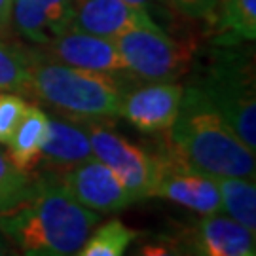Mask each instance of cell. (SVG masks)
Returning <instances> with one entry per match:
<instances>
[{
	"mask_svg": "<svg viewBox=\"0 0 256 256\" xmlns=\"http://www.w3.org/2000/svg\"><path fill=\"white\" fill-rule=\"evenodd\" d=\"M184 252L194 256H256L254 232L238 220L207 214L184 230Z\"/></svg>",
	"mask_w": 256,
	"mask_h": 256,
	"instance_id": "8fae6325",
	"label": "cell"
},
{
	"mask_svg": "<svg viewBox=\"0 0 256 256\" xmlns=\"http://www.w3.org/2000/svg\"><path fill=\"white\" fill-rule=\"evenodd\" d=\"M48 137V114L36 104H28L14 137L10 138L8 158L18 169L30 173L40 162Z\"/></svg>",
	"mask_w": 256,
	"mask_h": 256,
	"instance_id": "9a60e30c",
	"label": "cell"
},
{
	"mask_svg": "<svg viewBox=\"0 0 256 256\" xmlns=\"http://www.w3.org/2000/svg\"><path fill=\"white\" fill-rule=\"evenodd\" d=\"M196 86L252 152L256 150V88L252 50L214 42Z\"/></svg>",
	"mask_w": 256,
	"mask_h": 256,
	"instance_id": "277c9868",
	"label": "cell"
},
{
	"mask_svg": "<svg viewBox=\"0 0 256 256\" xmlns=\"http://www.w3.org/2000/svg\"><path fill=\"white\" fill-rule=\"evenodd\" d=\"M84 126L93 158L118 174L124 186L135 196V200L150 198L154 182V156L129 142L120 133L102 124V120H78Z\"/></svg>",
	"mask_w": 256,
	"mask_h": 256,
	"instance_id": "52a82bcc",
	"label": "cell"
},
{
	"mask_svg": "<svg viewBox=\"0 0 256 256\" xmlns=\"http://www.w3.org/2000/svg\"><path fill=\"white\" fill-rule=\"evenodd\" d=\"M38 50L50 59L63 64H70L76 68L133 78L114 40L95 36V34L84 32L74 27H68L44 46H38Z\"/></svg>",
	"mask_w": 256,
	"mask_h": 256,
	"instance_id": "30bf717a",
	"label": "cell"
},
{
	"mask_svg": "<svg viewBox=\"0 0 256 256\" xmlns=\"http://www.w3.org/2000/svg\"><path fill=\"white\" fill-rule=\"evenodd\" d=\"M12 8H14V0H0V30H4L10 25Z\"/></svg>",
	"mask_w": 256,
	"mask_h": 256,
	"instance_id": "cb8c5ba5",
	"label": "cell"
},
{
	"mask_svg": "<svg viewBox=\"0 0 256 256\" xmlns=\"http://www.w3.org/2000/svg\"><path fill=\"white\" fill-rule=\"evenodd\" d=\"M28 102L14 92H0V144L6 146L14 137Z\"/></svg>",
	"mask_w": 256,
	"mask_h": 256,
	"instance_id": "44dd1931",
	"label": "cell"
},
{
	"mask_svg": "<svg viewBox=\"0 0 256 256\" xmlns=\"http://www.w3.org/2000/svg\"><path fill=\"white\" fill-rule=\"evenodd\" d=\"M137 238V230L126 226L122 220L112 218L92 232L74 256H126L128 247Z\"/></svg>",
	"mask_w": 256,
	"mask_h": 256,
	"instance_id": "ac0fdd59",
	"label": "cell"
},
{
	"mask_svg": "<svg viewBox=\"0 0 256 256\" xmlns=\"http://www.w3.org/2000/svg\"><path fill=\"white\" fill-rule=\"evenodd\" d=\"M150 198H164L200 214L222 212L216 178L186 164L169 142L154 154V182Z\"/></svg>",
	"mask_w": 256,
	"mask_h": 256,
	"instance_id": "8992f818",
	"label": "cell"
},
{
	"mask_svg": "<svg viewBox=\"0 0 256 256\" xmlns=\"http://www.w3.org/2000/svg\"><path fill=\"white\" fill-rule=\"evenodd\" d=\"M99 218L74 202L52 173L34 178L23 202L0 212V234L21 256H74Z\"/></svg>",
	"mask_w": 256,
	"mask_h": 256,
	"instance_id": "6da1fadb",
	"label": "cell"
},
{
	"mask_svg": "<svg viewBox=\"0 0 256 256\" xmlns=\"http://www.w3.org/2000/svg\"><path fill=\"white\" fill-rule=\"evenodd\" d=\"M30 95L74 120H108L120 116L124 93L133 78L118 74L84 70L50 59L40 50H27Z\"/></svg>",
	"mask_w": 256,
	"mask_h": 256,
	"instance_id": "3957f363",
	"label": "cell"
},
{
	"mask_svg": "<svg viewBox=\"0 0 256 256\" xmlns=\"http://www.w3.org/2000/svg\"><path fill=\"white\" fill-rule=\"evenodd\" d=\"M182 16L196 19H212L218 12L220 0H165Z\"/></svg>",
	"mask_w": 256,
	"mask_h": 256,
	"instance_id": "7402d4cb",
	"label": "cell"
},
{
	"mask_svg": "<svg viewBox=\"0 0 256 256\" xmlns=\"http://www.w3.org/2000/svg\"><path fill=\"white\" fill-rule=\"evenodd\" d=\"M0 256H16L14 252H12L8 241L4 239V236H2V234H0Z\"/></svg>",
	"mask_w": 256,
	"mask_h": 256,
	"instance_id": "484cf974",
	"label": "cell"
},
{
	"mask_svg": "<svg viewBox=\"0 0 256 256\" xmlns=\"http://www.w3.org/2000/svg\"><path fill=\"white\" fill-rule=\"evenodd\" d=\"M74 0H16L12 19L18 32L36 46H44L72 23Z\"/></svg>",
	"mask_w": 256,
	"mask_h": 256,
	"instance_id": "4fadbf2b",
	"label": "cell"
},
{
	"mask_svg": "<svg viewBox=\"0 0 256 256\" xmlns=\"http://www.w3.org/2000/svg\"><path fill=\"white\" fill-rule=\"evenodd\" d=\"M216 42H252L256 36V0H220Z\"/></svg>",
	"mask_w": 256,
	"mask_h": 256,
	"instance_id": "e0dca14e",
	"label": "cell"
},
{
	"mask_svg": "<svg viewBox=\"0 0 256 256\" xmlns=\"http://www.w3.org/2000/svg\"><path fill=\"white\" fill-rule=\"evenodd\" d=\"M34 178L18 169L10 162V158L0 150V212L12 209L23 202L32 190Z\"/></svg>",
	"mask_w": 256,
	"mask_h": 256,
	"instance_id": "ffe728a7",
	"label": "cell"
},
{
	"mask_svg": "<svg viewBox=\"0 0 256 256\" xmlns=\"http://www.w3.org/2000/svg\"><path fill=\"white\" fill-rule=\"evenodd\" d=\"M222 200V212L256 232V184L254 178L214 176Z\"/></svg>",
	"mask_w": 256,
	"mask_h": 256,
	"instance_id": "2e32d148",
	"label": "cell"
},
{
	"mask_svg": "<svg viewBox=\"0 0 256 256\" xmlns=\"http://www.w3.org/2000/svg\"><path fill=\"white\" fill-rule=\"evenodd\" d=\"M150 14L122 0H74L70 27L114 40L129 28L150 23Z\"/></svg>",
	"mask_w": 256,
	"mask_h": 256,
	"instance_id": "7c38bea8",
	"label": "cell"
},
{
	"mask_svg": "<svg viewBox=\"0 0 256 256\" xmlns=\"http://www.w3.org/2000/svg\"><path fill=\"white\" fill-rule=\"evenodd\" d=\"M133 256H186L180 243L167 238H156L140 243Z\"/></svg>",
	"mask_w": 256,
	"mask_h": 256,
	"instance_id": "603a6c76",
	"label": "cell"
},
{
	"mask_svg": "<svg viewBox=\"0 0 256 256\" xmlns=\"http://www.w3.org/2000/svg\"><path fill=\"white\" fill-rule=\"evenodd\" d=\"M63 190L74 202L95 212H116L137 203L135 196L124 186L118 174L110 171L97 158L68 167L63 173H55Z\"/></svg>",
	"mask_w": 256,
	"mask_h": 256,
	"instance_id": "ba28073f",
	"label": "cell"
},
{
	"mask_svg": "<svg viewBox=\"0 0 256 256\" xmlns=\"http://www.w3.org/2000/svg\"><path fill=\"white\" fill-rule=\"evenodd\" d=\"M122 2H126V4H129V6H135V8L144 10V12L150 14V10L156 8L162 0H122Z\"/></svg>",
	"mask_w": 256,
	"mask_h": 256,
	"instance_id": "d4e9b609",
	"label": "cell"
},
{
	"mask_svg": "<svg viewBox=\"0 0 256 256\" xmlns=\"http://www.w3.org/2000/svg\"><path fill=\"white\" fill-rule=\"evenodd\" d=\"M165 135L184 162L202 173L254 178V152L196 86L184 88L176 120Z\"/></svg>",
	"mask_w": 256,
	"mask_h": 256,
	"instance_id": "7a4b0ae2",
	"label": "cell"
},
{
	"mask_svg": "<svg viewBox=\"0 0 256 256\" xmlns=\"http://www.w3.org/2000/svg\"><path fill=\"white\" fill-rule=\"evenodd\" d=\"M184 88L176 82H142L129 86L120 104V116L142 133H167L176 120Z\"/></svg>",
	"mask_w": 256,
	"mask_h": 256,
	"instance_id": "9c48e42d",
	"label": "cell"
},
{
	"mask_svg": "<svg viewBox=\"0 0 256 256\" xmlns=\"http://www.w3.org/2000/svg\"><path fill=\"white\" fill-rule=\"evenodd\" d=\"M128 70L140 82H174L190 70L196 48L167 34L156 21L114 38Z\"/></svg>",
	"mask_w": 256,
	"mask_h": 256,
	"instance_id": "5b68a950",
	"label": "cell"
},
{
	"mask_svg": "<svg viewBox=\"0 0 256 256\" xmlns=\"http://www.w3.org/2000/svg\"><path fill=\"white\" fill-rule=\"evenodd\" d=\"M28 82V54L0 38V92L25 93Z\"/></svg>",
	"mask_w": 256,
	"mask_h": 256,
	"instance_id": "d6986e66",
	"label": "cell"
},
{
	"mask_svg": "<svg viewBox=\"0 0 256 256\" xmlns=\"http://www.w3.org/2000/svg\"><path fill=\"white\" fill-rule=\"evenodd\" d=\"M93 158L92 144L84 126L66 116H48V137L42 146L40 162H46L55 171H66L68 167Z\"/></svg>",
	"mask_w": 256,
	"mask_h": 256,
	"instance_id": "5bb4252c",
	"label": "cell"
}]
</instances>
